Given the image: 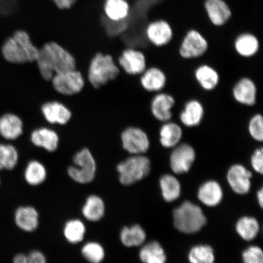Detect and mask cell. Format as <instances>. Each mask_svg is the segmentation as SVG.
I'll return each instance as SVG.
<instances>
[{"instance_id":"6da1fadb","label":"cell","mask_w":263,"mask_h":263,"mask_svg":"<svg viewBox=\"0 0 263 263\" xmlns=\"http://www.w3.org/2000/svg\"><path fill=\"white\" fill-rule=\"evenodd\" d=\"M35 62L42 78L47 81H51L55 74L73 70L77 67L73 54L54 41L46 42L39 48Z\"/></svg>"},{"instance_id":"7a4b0ae2","label":"cell","mask_w":263,"mask_h":263,"mask_svg":"<svg viewBox=\"0 0 263 263\" xmlns=\"http://www.w3.org/2000/svg\"><path fill=\"white\" fill-rule=\"evenodd\" d=\"M2 53L6 61L11 64H22L37 61L39 48L24 29H17L4 42Z\"/></svg>"},{"instance_id":"3957f363","label":"cell","mask_w":263,"mask_h":263,"mask_svg":"<svg viewBox=\"0 0 263 263\" xmlns=\"http://www.w3.org/2000/svg\"><path fill=\"white\" fill-rule=\"evenodd\" d=\"M120 70L110 54L99 52L91 59L88 70L90 84L99 88L112 81L119 76Z\"/></svg>"},{"instance_id":"277c9868","label":"cell","mask_w":263,"mask_h":263,"mask_svg":"<svg viewBox=\"0 0 263 263\" xmlns=\"http://www.w3.org/2000/svg\"><path fill=\"white\" fill-rule=\"evenodd\" d=\"M174 223L179 231L193 233L199 231L206 224V219L199 206L185 202L174 210Z\"/></svg>"},{"instance_id":"5b68a950","label":"cell","mask_w":263,"mask_h":263,"mask_svg":"<svg viewBox=\"0 0 263 263\" xmlns=\"http://www.w3.org/2000/svg\"><path fill=\"white\" fill-rule=\"evenodd\" d=\"M119 180L124 185H130L142 180L150 173L151 161L147 156L131 155L118 164Z\"/></svg>"},{"instance_id":"8992f818","label":"cell","mask_w":263,"mask_h":263,"mask_svg":"<svg viewBox=\"0 0 263 263\" xmlns=\"http://www.w3.org/2000/svg\"><path fill=\"white\" fill-rule=\"evenodd\" d=\"M74 165L68 167L67 173L70 178L80 184L93 182L96 176L97 165L93 154L88 148H84L75 154Z\"/></svg>"},{"instance_id":"52a82bcc","label":"cell","mask_w":263,"mask_h":263,"mask_svg":"<svg viewBox=\"0 0 263 263\" xmlns=\"http://www.w3.org/2000/svg\"><path fill=\"white\" fill-rule=\"evenodd\" d=\"M209 49V42L204 36L196 29H191L184 35L177 52L180 58L192 60L203 57Z\"/></svg>"},{"instance_id":"ba28073f","label":"cell","mask_w":263,"mask_h":263,"mask_svg":"<svg viewBox=\"0 0 263 263\" xmlns=\"http://www.w3.org/2000/svg\"><path fill=\"white\" fill-rule=\"evenodd\" d=\"M123 149L131 155H143L149 151L151 140L145 130L137 126H129L121 134Z\"/></svg>"},{"instance_id":"9c48e42d","label":"cell","mask_w":263,"mask_h":263,"mask_svg":"<svg viewBox=\"0 0 263 263\" xmlns=\"http://www.w3.org/2000/svg\"><path fill=\"white\" fill-rule=\"evenodd\" d=\"M51 81L54 90L64 96L80 93L85 86L83 76L76 69L55 74Z\"/></svg>"},{"instance_id":"30bf717a","label":"cell","mask_w":263,"mask_h":263,"mask_svg":"<svg viewBox=\"0 0 263 263\" xmlns=\"http://www.w3.org/2000/svg\"><path fill=\"white\" fill-rule=\"evenodd\" d=\"M170 155V167L177 174L189 172L195 162L196 153L190 144L180 143L173 148Z\"/></svg>"},{"instance_id":"8fae6325","label":"cell","mask_w":263,"mask_h":263,"mask_svg":"<svg viewBox=\"0 0 263 263\" xmlns=\"http://www.w3.org/2000/svg\"><path fill=\"white\" fill-rule=\"evenodd\" d=\"M118 64L127 74L141 75L147 68L146 55L141 49L126 48L118 58Z\"/></svg>"},{"instance_id":"7c38bea8","label":"cell","mask_w":263,"mask_h":263,"mask_svg":"<svg viewBox=\"0 0 263 263\" xmlns=\"http://www.w3.org/2000/svg\"><path fill=\"white\" fill-rule=\"evenodd\" d=\"M145 35L150 45L156 48L167 47L172 42L174 35L172 26L162 20L150 22L146 26Z\"/></svg>"},{"instance_id":"4fadbf2b","label":"cell","mask_w":263,"mask_h":263,"mask_svg":"<svg viewBox=\"0 0 263 263\" xmlns=\"http://www.w3.org/2000/svg\"><path fill=\"white\" fill-rule=\"evenodd\" d=\"M176 100L172 94L160 91L156 93L151 100L150 110L154 119L161 123H165L172 120L173 108Z\"/></svg>"},{"instance_id":"5bb4252c","label":"cell","mask_w":263,"mask_h":263,"mask_svg":"<svg viewBox=\"0 0 263 263\" xmlns=\"http://www.w3.org/2000/svg\"><path fill=\"white\" fill-rule=\"evenodd\" d=\"M232 95L236 103L242 106H254L257 101V86L251 78L242 77L233 85Z\"/></svg>"},{"instance_id":"9a60e30c","label":"cell","mask_w":263,"mask_h":263,"mask_svg":"<svg viewBox=\"0 0 263 263\" xmlns=\"http://www.w3.org/2000/svg\"><path fill=\"white\" fill-rule=\"evenodd\" d=\"M204 116L205 108L202 102L196 99H191L184 105L179 118L182 126L193 128L200 126Z\"/></svg>"},{"instance_id":"2e32d148","label":"cell","mask_w":263,"mask_h":263,"mask_svg":"<svg viewBox=\"0 0 263 263\" xmlns=\"http://www.w3.org/2000/svg\"><path fill=\"white\" fill-rule=\"evenodd\" d=\"M140 76L141 86L149 93H159L166 86L167 78L162 68L158 67L147 68Z\"/></svg>"},{"instance_id":"e0dca14e","label":"cell","mask_w":263,"mask_h":263,"mask_svg":"<svg viewBox=\"0 0 263 263\" xmlns=\"http://www.w3.org/2000/svg\"><path fill=\"white\" fill-rule=\"evenodd\" d=\"M252 176V173L242 164H235L230 167L228 171V180L230 186L235 193L245 195L251 189Z\"/></svg>"},{"instance_id":"ac0fdd59","label":"cell","mask_w":263,"mask_h":263,"mask_svg":"<svg viewBox=\"0 0 263 263\" xmlns=\"http://www.w3.org/2000/svg\"><path fill=\"white\" fill-rule=\"evenodd\" d=\"M261 44L257 36L250 32L239 34L233 41V47L239 57L250 59L255 57L260 49Z\"/></svg>"},{"instance_id":"d6986e66","label":"cell","mask_w":263,"mask_h":263,"mask_svg":"<svg viewBox=\"0 0 263 263\" xmlns=\"http://www.w3.org/2000/svg\"><path fill=\"white\" fill-rule=\"evenodd\" d=\"M41 111L46 121L52 124L65 125L72 117L70 110L58 101H49L43 104Z\"/></svg>"},{"instance_id":"ffe728a7","label":"cell","mask_w":263,"mask_h":263,"mask_svg":"<svg viewBox=\"0 0 263 263\" xmlns=\"http://www.w3.org/2000/svg\"><path fill=\"white\" fill-rule=\"evenodd\" d=\"M183 137L182 126L172 120L163 123L159 131V143L165 149H173L178 145Z\"/></svg>"},{"instance_id":"44dd1931","label":"cell","mask_w":263,"mask_h":263,"mask_svg":"<svg viewBox=\"0 0 263 263\" xmlns=\"http://www.w3.org/2000/svg\"><path fill=\"white\" fill-rule=\"evenodd\" d=\"M204 7L208 17L213 25L221 26L231 18L232 11L223 0H205Z\"/></svg>"},{"instance_id":"7402d4cb","label":"cell","mask_w":263,"mask_h":263,"mask_svg":"<svg viewBox=\"0 0 263 263\" xmlns=\"http://www.w3.org/2000/svg\"><path fill=\"white\" fill-rule=\"evenodd\" d=\"M197 83L203 90L212 91L218 87L220 82L219 72L212 65L201 64L194 72Z\"/></svg>"},{"instance_id":"603a6c76","label":"cell","mask_w":263,"mask_h":263,"mask_svg":"<svg viewBox=\"0 0 263 263\" xmlns=\"http://www.w3.org/2000/svg\"><path fill=\"white\" fill-rule=\"evenodd\" d=\"M24 133V123L18 115L6 114L0 117V136L7 140L18 139Z\"/></svg>"},{"instance_id":"cb8c5ba5","label":"cell","mask_w":263,"mask_h":263,"mask_svg":"<svg viewBox=\"0 0 263 263\" xmlns=\"http://www.w3.org/2000/svg\"><path fill=\"white\" fill-rule=\"evenodd\" d=\"M14 219L16 226L26 232L35 231L39 225L37 210L31 206H23L16 209Z\"/></svg>"},{"instance_id":"d4e9b609","label":"cell","mask_w":263,"mask_h":263,"mask_svg":"<svg viewBox=\"0 0 263 263\" xmlns=\"http://www.w3.org/2000/svg\"><path fill=\"white\" fill-rule=\"evenodd\" d=\"M31 141L35 146L52 153L58 148L59 137L54 130L47 127H41L32 132Z\"/></svg>"},{"instance_id":"484cf974","label":"cell","mask_w":263,"mask_h":263,"mask_svg":"<svg viewBox=\"0 0 263 263\" xmlns=\"http://www.w3.org/2000/svg\"><path fill=\"white\" fill-rule=\"evenodd\" d=\"M106 206L104 200L100 196L92 195L87 197L82 213L84 218L91 222H98L103 219Z\"/></svg>"},{"instance_id":"4316f807","label":"cell","mask_w":263,"mask_h":263,"mask_svg":"<svg viewBox=\"0 0 263 263\" xmlns=\"http://www.w3.org/2000/svg\"><path fill=\"white\" fill-rule=\"evenodd\" d=\"M130 6L127 0H105L103 11L108 19L121 21L129 15Z\"/></svg>"},{"instance_id":"83f0119b","label":"cell","mask_w":263,"mask_h":263,"mask_svg":"<svg viewBox=\"0 0 263 263\" xmlns=\"http://www.w3.org/2000/svg\"><path fill=\"white\" fill-rule=\"evenodd\" d=\"M222 195V189L219 183L215 181H209L200 186L198 198L203 204L214 206L221 201Z\"/></svg>"},{"instance_id":"f1b7e54d","label":"cell","mask_w":263,"mask_h":263,"mask_svg":"<svg viewBox=\"0 0 263 263\" xmlns=\"http://www.w3.org/2000/svg\"><path fill=\"white\" fill-rule=\"evenodd\" d=\"M24 177L29 185L38 186L47 179V172L45 166L37 160H31L26 165Z\"/></svg>"},{"instance_id":"f546056e","label":"cell","mask_w":263,"mask_h":263,"mask_svg":"<svg viewBox=\"0 0 263 263\" xmlns=\"http://www.w3.org/2000/svg\"><path fill=\"white\" fill-rule=\"evenodd\" d=\"M120 240L122 244L128 248L139 246L145 241L146 235L141 227L136 224L125 227L121 230Z\"/></svg>"},{"instance_id":"4dcf8cb0","label":"cell","mask_w":263,"mask_h":263,"mask_svg":"<svg viewBox=\"0 0 263 263\" xmlns=\"http://www.w3.org/2000/svg\"><path fill=\"white\" fill-rule=\"evenodd\" d=\"M140 258L144 263H166L165 253L159 242L148 243L140 250Z\"/></svg>"},{"instance_id":"1f68e13d","label":"cell","mask_w":263,"mask_h":263,"mask_svg":"<svg viewBox=\"0 0 263 263\" xmlns=\"http://www.w3.org/2000/svg\"><path fill=\"white\" fill-rule=\"evenodd\" d=\"M85 233L86 228L80 219H71L65 223L64 235L67 241L71 244H78L83 241Z\"/></svg>"},{"instance_id":"d6a6232c","label":"cell","mask_w":263,"mask_h":263,"mask_svg":"<svg viewBox=\"0 0 263 263\" xmlns=\"http://www.w3.org/2000/svg\"><path fill=\"white\" fill-rule=\"evenodd\" d=\"M160 184L163 198L166 201L173 202L180 196V184L175 177L166 174L161 178Z\"/></svg>"},{"instance_id":"836d02e7","label":"cell","mask_w":263,"mask_h":263,"mask_svg":"<svg viewBox=\"0 0 263 263\" xmlns=\"http://www.w3.org/2000/svg\"><path fill=\"white\" fill-rule=\"evenodd\" d=\"M236 231L242 239L246 241L254 239L259 230V223L252 217H243L236 223Z\"/></svg>"},{"instance_id":"e575fe53","label":"cell","mask_w":263,"mask_h":263,"mask_svg":"<svg viewBox=\"0 0 263 263\" xmlns=\"http://www.w3.org/2000/svg\"><path fill=\"white\" fill-rule=\"evenodd\" d=\"M17 149L12 144H0V171L12 170L18 162Z\"/></svg>"},{"instance_id":"d590c367","label":"cell","mask_w":263,"mask_h":263,"mask_svg":"<svg viewBox=\"0 0 263 263\" xmlns=\"http://www.w3.org/2000/svg\"><path fill=\"white\" fill-rule=\"evenodd\" d=\"M81 253L84 258L90 263H101L106 255L103 246L95 241L85 243L82 248Z\"/></svg>"},{"instance_id":"8d00e7d4","label":"cell","mask_w":263,"mask_h":263,"mask_svg":"<svg viewBox=\"0 0 263 263\" xmlns=\"http://www.w3.org/2000/svg\"><path fill=\"white\" fill-rule=\"evenodd\" d=\"M189 259L190 263H214L215 255L211 247L197 246L191 250Z\"/></svg>"},{"instance_id":"74e56055","label":"cell","mask_w":263,"mask_h":263,"mask_svg":"<svg viewBox=\"0 0 263 263\" xmlns=\"http://www.w3.org/2000/svg\"><path fill=\"white\" fill-rule=\"evenodd\" d=\"M248 130L249 136L256 142L263 141V117L260 114L252 115L249 121Z\"/></svg>"},{"instance_id":"f35d334b","label":"cell","mask_w":263,"mask_h":263,"mask_svg":"<svg viewBox=\"0 0 263 263\" xmlns=\"http://www.w3.org/2000/svg\"><path fill=\"white\" fill-rule=\"evenodd\" d=\"M13 263H47V261L41 251L34 250L26 255L22 253L15 255Z\"/></svg>"},{"instance_id":"ab89813d","label":"cell","mask_w":263,"mask_h":263,"mask_svg":"<svg viewBox=\"0 0 263 263\" xmlns=\"http://www.w3.org/2000/svg\"><path fill=\"white\" fill-rule=\"evenodd\" d=\"M245 263H263L262 250L257 246H251L243 253Z\"/></svg>"},{"instance_id":"60d3db41","label":"cell","mask_w":263,"mask_h":263,"mask_svg":"<svg viewBox=\"0 0 263 263\" xmlns=\"http://www.w3.org/2000/svg\"><path fill=\"white\" fill-rule=\"evenodd\" d=\"M251 165L256 172H263V149L262 147L256 148L253 153L251 159Z\"/></svg>"},{"instance_id":"b9f144b4","label":"cell","mask_w":263,"mask_h":263,"mask_svg":"<svg viewBox=\"0 0 263 263\" xmlns=\"http://www.w3.org/2000/svg\"><path fill=\"white\" fill-rule=\"evenodd\" d=\"M57 7L60 9H70L73 6L77 0H50Z\"/></svg>"},{"instance_id":"7bdbcfd3","label":"cell","mask_w":263,"mask_h":263,"mask_svg":"<svg viewBox=\"0 0 263 263\" xmlns=\"http://www.w3.org/2000/svg\"><path fill=\"white\" fill-rule=\"evenodd\" d=\"M257 197L259 205L262 207L263 205V190L261 189L259 191L257 194Z\"/></svg>"},{"instance_id":"ee69618b","label":"cell","mask_w":263,"mask_h":263,"mask_svg":"<svg viewBox=\"0 0 263 263\" xmlns=\"http://www.w3.org/2000/svg\"><path fill=\"white\" fill-rule=\"evenodd\" d=\"M0 185H1V179H0Z\"/></svg>"},{"instance_id":"f6af8a7d","label":"cell","mask_w":263,"mask_h":263,"mask_svg":"<svg viewBox=\"0 0 263 263\" xmlns=\"http://www.w3.org/2000/svg\"><path fill=\"white\" fill-rule=\"evenodd\" d=\"M127 1H129V0H127Z\"/></svg>"}]
</instances>
